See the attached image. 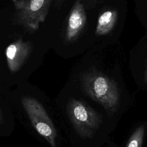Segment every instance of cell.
Returning a JSON list of instances; mask_svg holds the SVG:
<instances>
[{
  "mask_svg": "<svg viewBox=\"0 0 147 147\" xmlns=\"http://www.w3.org/2000/svg\"><path fill=\"white\" fill-rule=\"evenodd\" d=\"M86 14L81 0H76L68 18L66 29V40L68 41L75 40L84 28L86 22Z\"/></svg>",
  "mask_w": 147,
  "mask_h": 147,
  "instance_id": "6",
  "label": "cell"
},
{
  "mask_svg": "<svg viewBox=\"0 0 147 147\" xmlns=\"http://www.w3.org/2000/svg\"><path fill=\"white\" fill-rule=\"evenodd\" d=\"M57 1H60V0H57Z\"/></svg>",
  "mask_w": 147,
  "mask_h": 147,
  "instance_id": "10",
  "label": "cell"
},
{
  "mask_svg": "<svg viewBox=\"0 0 147 147\" xmlns=\"http://www.w3.org/2000/svg\"><path fill=\"white\" fill-rule=\"evenodd\" d=\"M117 17L118 13L114 10H108L100 14L96 27V35L104 36L111 32L116 24Z\"/></svg>",
  "mask_w": 147,
  "mask_h": 147,
  "instance_id": "7",
  "label": "cell"
},
{
  "mask_svg": "<svg viewBox=\"0 0 147 147\" xmlns=\"http://www.w3.org/2000/svg\"><path fill=\"white\" fill-rule=\"evenodd\" d=\"M67 113L78 134L84 138H91L102 123V116L84 102L71 99Z\"/></svg>",
  "mask_w": 147,
  "mask_h": 147,
  "instance_id": "2",
  "label": "cell"
},
{
  "mask_svg": "<svg viewBox=\"0 0 147 147\" xmlns=\"http://www.w3.org/2000/svg\"><path fill=\"white\" fill-rule=\"evenodd\" d=\"M145 133V127L141 125L138 127L130 136L126 147H141Z\"/></svg>",
  "mask_w": 147,
  "mask_h": 147,
  "instance_id": "8",
  "label": "cell"
},
{
  "mask_svg": "<svg viewBox=\"0 0 147 147\" xmlns=\"http://www.w3.org/2000/svg\"><path fill=\"white\" fill-rule=\"evenodd\" d=\"M17 21L26 29L36 31L48 13L52 0H11Z\"/></svg>",
  "mask_w": 147,
  "mask_h": 147,
  "instance_id": "3",
  "label": "cell"
},
{
  "mask_svg": "<svg viewBox=\"0 0 147 147\" xmlns=\"http://www.w3.org/2000/svg\"><path fill=\"white\" fill-rule=\"evenodd\" d=\"M84 91L94 101L106 110L114 113L119 104L120 94L116 82L97 71H90L81 78Z\"/></svg>",
  "mask_w": 147,
  "mask_h": 147,
  "instance_id": "1",
  "label": "cell"
},
{
  "mask_svg": "<svg viewBox=\"0 0 147 147\" xmlns=\"http://www.w3.org/2000/svg\"><path fill=\"white\" fill-rule=\"evenodd\" d=\"M32 51L31 44L18 39L8 45L5 55L8 68L11 72H17L29 57Z\"/></svg>",
  "mask_w": 147,
  "mask_h": 147,
  "instance_id": "5",
  "label": "cell"
},
{
  "mask_svg": "<svg viewBox=\"0 0 147 147\" xmlns=\"http://www.w3.org/2000/svg\"><path fill=\"white\" fill-rule=\"evenodd\" d=\"M2 119H3V118H2V113H1V111H0V123H1V122H2Z\"/></svg>",
  "mask_w": 147,
  "mask_h": 147,
  "instance_id": "9",
  "label": "cell"
},
{
  "mask_svg": "<svg viewBox=\"0 0 147 147\" xmlns=\"http://www.w3.org/2000/svg\"><path fill=\"white\" fill-rule=\"evenodd\" d=\"M21 102L35 130L51 147H56V130L43 106L37 99L30 96L23 97Z\"/></svg>",
  "mask_w": 147,
  "mask_h": 147,
  "instance_id": "4",
  "label": "cell"
}]
</instances>
